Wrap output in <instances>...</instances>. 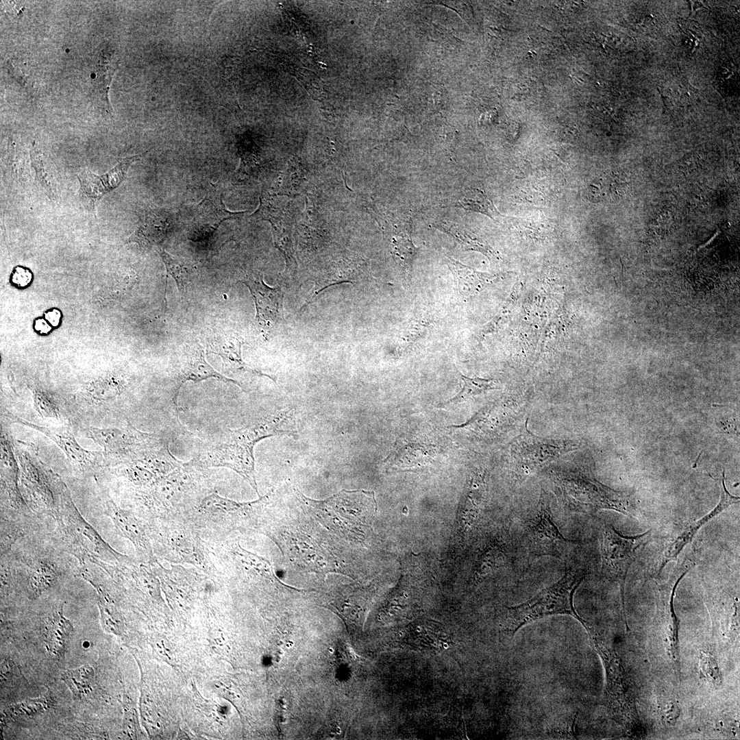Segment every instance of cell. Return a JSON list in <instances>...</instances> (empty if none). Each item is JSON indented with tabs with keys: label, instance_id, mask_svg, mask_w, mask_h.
<instances>
[{
	"label": "cell",
	"instance_id": "6da1fadb",
	"mask_svg": "<svg viewBox=\"0 0 740 740\" xmlns=\"http://www.w3.org/2000/svg\"><path fill=\"white\" fill-rule=\"evenodd\" d=\"M291 411L282 410L243 428L227 429L204 444L195 458L204 468L225 467L234 470L259 495L255 476L254 446L267 437L291 434Z\"/></svg>",
	"mask_w": 740,
	"mask_h": 740
},
{
	"label": "cell",
	"instance_id": "7a4b0ae2",
	"mask_svg": "<svg viewBox=\"0 0 740 740\" xmlns=\"http://www.w3.org/2000/svg\"><path fill=\"white\" fill-rule=\"evenodd\" d=\"M548 476L563 505L570 512L593 515L608 509L637 517V508L632 494L604 485L590 470L555 469L548 471Z\"/></svg>",
	"mask_w": 740,
	"mask_h": 740
},
{
	"label": "cell",
	"instance_id": "3957f363",
	"mask_svg": "<svg viewBox=\"0 0 740 740\" xmlns=\"http://www.w3.org/2000/svg\"><path fill=\"white\" fill-rule=\"evenodd\" d=\"M296 491L306 510L328 529L358 542L367 536L378 508L373 491L342 490L323 500Z\"/></svg>",
	"mask_w": 740,
	"mask_h": 740
},
{
	"label": "cell",
	"instance_id": "277c9868",
	"mask_svg": "<svg viewBox=\"0 0 740 740\" xmlns=\"http://www.w3.org/2000/svg\"><path fill=\"white\" fill-rule=\"evenodd\" d=\"M58 482V478H57ZM54 519L64 546L79 564L91 563L103 569L122 565L127 556L114 550L82 517L66 485L60 479Z\"/></svg>",
	"mask_w": 740,
	"mask_h": 740
},
{
	"label": "cell",
	"instance_id": "5b68a950",
	"mask_svg": "<svg viewBox=\"0 0 740 740\" xmlns=\"http://www.w3.org/2000/svg\"><path fill=\"white\" fill-rule=\"evenodd\" d=\"M565 564L564 574L558 581L530 600L506 608L502 624L506 639H513L525 625L550 616L568 615L581 624L585 621L576 612L573 602L576 590L586 576V571L573 560Z\"/></svg>",
	"mask_w": 740,
	"mask_h": 740
},
{
	"label": "cell",
	"instance_id": "8992f818",
	"mask_svg": "<svg viewBox=\"0 0 740 740\" xmlns=\"http://www.w3.org/2000/svg\"><path fill=\"white\" fill-rule=\"evenodd\" d=\"M520 526L522 530L515 539L528 562L542 556L554 557L565 563L573 560L578 543L565 538L554 523L545 491Z\"/></svg>",
	"mask_w": 740,
	"mask_h": 740
},
{
	"label": "cell",
	"instance_id": "52a82bcc",
	"mask_svg": "<svg viewBox=\"0 0 740 740\" xmlns=\"http://www.w3.org/2000/svg\"><path fill=\"white\" fill-rule=\"evenodd\" d=\"M651 531L639 534L624 536L612 525L603 523L600 531L602 576L620 586L622 600L628 571L642 547L648 540Z\"/></svg>",
	"mask_w": 740,
	"mask_h": 740
},
{
	"label": "cell",
	"instance_id": "ba28073f",
	"mask_svg": "<svg viewBox=\"0 0 740 740\" xmlns=\"http://www.w3.org/2000/svg\"><path fill=\"white\" fill-rule=\"evenodd\" d=\"M85 435L104 449L115 465L132 458L134 455L153 445L162 436L138 430L129 422L119 427L84 428Z\"/></svg>",
	"mask_w": 740,
	"mask_h": 740
},
{
	"label": "cell",
	"instance_id": "9c48e42d",
	"mask_svg": "<svg viewBox=\"0 0 740 740\" xmlns=\"http://www.w3.org/2000/svg\"><path fill=\"white\" fill-rule=\"evenodd\" d=\"M577 447L576 441L540 438L526 430L513 445L515 482H522L544 465Z\"/></svg>",
	"mask_w": 740,
	"mask_h": 740
},
{
	"label": "cell",
	"instance_id": "30bf717a",
	"mask_svg": "<svg viewBox=\"0 0 740 740\" xmlns=\"http://www.w3.org/2000/svg\"><path fill=\"white\" fill-rule=\"evenodd\" d=\"M277 539L283 553L306 571L326 574L338 569V563L330 552L300 530L284 529Z\"/></svg>",
	"mask_w": 740,
	"mask_h": 740
},
{
	"label": "cell",
	"instance_id": "8fae6325",
	"mask_svg": "<svg viewBox=\"0 0 740 740\" xmlns=\"http://www.w3.org/2000/svg\"><path fill=\"white\" fill-rule=\"evenodd\" d=\"M4 415L12 421L37 430L49 438L63 451L71 463L81 473H90L99 466L101 453L83 448L68 429L34 424L8 411L5 412Z\"/></svg>",
	"mask_w": 740,
	"mask_h": 740
},
{
	"label": "cell",
	"instance_id": "7c38bea8",
	"mask_svg": "<svg viewBox=\"0 0 740 740\" xmlns=\"http://www.w3.org/2000/svg\"><path fill=\"white\" fill-rule=\"evenodd\" d=\"M146 153L122 159L106 173L97 175L84 171L77 175L80 183L79 195L84 208L94 212L99 199L116 188L124 180L129 167Z\"/></svg>",
	"mask_w": 740,
	"mask_h": 740
},
{
	"label": "cell",
	"instance_id": "4fadbf2b",
	"mask_svg": "<svg viewBox=\"0 0 740 740\" xmlns=\"http://www.w3.org/2000/svg\"><path fill=\"white\" fill-rule=\"evenodd\" d=\"M242 282L253 297L256 310V318L262 327L268 329L284 321V292L280 286H268L261 274L249 275Z\"/></svg>",
	"mask_w": 740,
	"mask_h": 740
},
{
	"label": "cell",
	"instance_id": "5bb4252c",
	"mask_svg": "<svg viewBox=\"0 0 740 740\" xmlns=\"http://www.w3.org/2000/svg\"><path fill=\"white\" fill-rule=\"evenodd\" d=\"M244 213L245 211L232 212L227 210L223 204L221 190L212 186L197 206L191 223L193 235L197 239L206 238L212 234L224 221L237 219Z\"/></svg>",
	"mask_w": 740,
	"mask_h": 740
},
{
	"label": "cell",
	"instance_id": "9a60e30c",
	"mask_svg": "<svg viewBox=\"0 0 740 740\" xmlns=\"http://www.w3.org/2000/svg\"><path fill=\"white\" fill-rule=\"evenodd\" d=\"M179 375L172 401L177 406V398L182 385L186 381L199 382L208 378H215L226 383H233L240 387L236 380L217 371L206 358L204 348L198 343L185 344L179 356Z\"/></svg>",
	"mask_w": 740,
	"mask_h": 740
},
{
	"label": "cell",
	"instance_id": "2e32d148",
	"mask_svg": "<svg viewBox=\"0 0 740 740\" xmlns=\"http://www.w3.org/2000/svg\"><path fill=\"white\" fill-rule=\"evenodd\" d=\"M100 493L103 512L112 520L118 533L134 544L137 553L143 558L149 559L151 556V546L140 523L131 513L119 507L101 488Z\"/></svg>",
	"mask_w": 740,
	"mask_h": 740
},
{
	"label": "cell",
	"instance_id": "e0dca14e",
	"mask_svg": "<svg viewBox=\"0 0 740 740\" xmlns=\"http://www.w3.org/2000/svg\"><path fill=\"white\" fill-rule=\"evenodd\" d=\"M716 480L722 484V486H720L721 495L719 502L708 514L689 524L674 540L668 544L661 558L657 571L658 574L662 572L669 562L677 558L682 550L693 539L703 526L706 525L731 504L739 502V497L731 495L726 488L724 469L722 472V480L716 479Z\"/></svg>",
	"mask_w": 740,
	"mask_h": 740
},
{
	"label": "cell",
	"instance_id": "ac0fdd59",
	"mask_svg": "<svg viewBox=\"0 0 740 740\" xmlns=\"http://www.w3.org/2000/svg\"><path fill=\"white\" fill-rule=\"evenodd\" d=\"M21 481L28 506L36 513L54 518L56 497L45 473L29 462L21 463Z\"/></svg>",
	"mask_w": 740,
	"mask_h": 740
},
{
	"label": "cell",
	"instance_id": "d6986e66",
	"mask_svg": "<svg viewBox=\"0 0 740 740\" xmlns=\"http://www.w3.org/2000/svg\"><path fill=\"white\" fill-rule=\"evenodd\" d=\"M19 468L14 455L13 447L8 436H1V493L7 499L10 507L16 511H27L28 505L18 487Z\"/></svg>",
	"mask_w": 740,
	"mask_h": 740
},
{
	"label": "cell",
	"instance_id": "ffe728a7",
	"mask_svg": "<svg viewBox=\"0 0 740 740\" xmlns=\"http://www.w3.org/2000/svg\"><path fill=\"white\" fill-rule=\"evenodd\" d=\"M388 219L389 223H384L383 227L384 233L387 236L392 253L400 266L410 273L418 251L411 238V217L392 216Z\"/></svg>",
	"mask_w": 740,
	"mask_h": 740
},
{
	"label": "cell",
	"instance_id": "44dd1931",
	"mask_svg": "<svg viewBox=\"0 0 740 740\" xmlns=\"http://www.w3.org/2000/svg\"><path fill=\"white\" fill-rule=\"evenodd\" d=\"M243 343L234 336L219 337L209 345L208 353L219 355L223 360L225 372L238 378L266 376L267 374L251 369L243 360L241 347Z\"/></svg>",
	"mask_w": 740,
	"mask_h": 740
},
{
	"label": "cell",
	"instance_id": "7402d4cb",
	"mask_svg": "<svg viewBox=\"0 0 740 740\" xmlns=\"http://www.w3.org/2000/svg\"><path fill=\"white\" fill-rule=\"evenodd\" d=\"M24 571L26 590L31 600L36 599L52 588L62 576L58 565L47 558L30 560Z\"/></svg>",
	"mask_w": 740,
	"mask_h": 740
},
{
	"label": "cell",
	"instance_id": "603a6c76",
	"mask_svg": "<svg viewBox=\"0 0 740 740\" xmlns=\"http://www.w3.org/2000/svg\"><path fill=\"white\" fill-rule=\"evenodd\" d=\"M73 626L64 615V604H61L49 616L45 626L44 641L47 652L55 658H64L66 648Z\"/></svg>",
	"mask_w": 740,
	"mask_h": 740
},
{
	"label": "cell",
	"instance_id": "cb8c5ba5",
	"mask_svg": "<svg viewBox=\"0 0 740 740\" xmlns=\"http://www.w3.org/2000/svg\"><path fill=\"white\" fill-rule=\"evenodd\" d=\"M137 227L128 242H137L144 247L156 245L167 235L169 224L167 218L156 210H147L139 218Z\"/></svg>",
	"mask_w": 740,
	"mask_h": 740
},
{
	"label": "cell",
	"instance_id": "d4e9b609",
	"mask_svg": "<svg viewBox=\"0 0 740 740\" xmlns=\"http://www.w3.org/2000/svg\"><path fill=\"white\" fill-rule=\"evenodd\" d=\"M269 496L260 497L259 500L240 503L211 493L206 496L200 502V508L209 513H224L238 515L245 520L252 518L264 504L267 503Z\"/></svg>",
	"mask_w": 740,
	"mask_h": 740
},
{
	"label": "cell",
	"instance_id": "484cf974",
	"mask_svg": "<svg viewBox=\"0 0 740 740\" xmlns=\"http://www.w3.org/2000/svg\"><path fill=\"white\" fill-rule=\"evenodd\" d=\"M117 66L118 62L114 58L111 49L108 46L101 49L96 60V77L94 86L102 107L109 114H112V109L108 99V91Z\"/></svg>",
	"mask_w": 740,
	"mask_h": 740
},
{
	"label": "cell",
	"instance_id": "4316f807",
	"mask_svg": "<svg viewBox=\"0 0 740 740\" xmlns=\"http://www.w3.org/2000/svg\"><path fill=\"white\" fill-rule=\"evenodd\" d=\"M447 264L454 275L458 291L464 296L478 292L484 283L493 279V277L478 273L451 258H447Z\"/></svg>",
	"mask_w": 740,
	"mask_h": 740
},
{
	"label": "cell",
	"instance_id": "83f0119b",
	"mask_svg": "<svg viewBox=\"0 0 740 740\" xmlns=\"http://www.w3.org/2000/svg\"><path fill=\"white\" fill-rule=\"evenodd\" d=\"M95 670L90 665H84L64 671L62 680L70 689L75 699H81L92 690Z\"/></svg>",
	"mask_w": 740,
	"mask_h": 740
},
{
	"label": "cell",
	"instance_id": "f1b7e54d",
	"mask_svg": "<svg viewBox=\"0 0 740 740\" xmlns=\"http://www.w3.org/2000/svg\"><path fill=\"white\" fill-rule=\"evenodd\" d=\"M433 226L450 234L466 250L478 251L487 256H494L492 249L481 238L472 235L460 226L451 221L442 220L433 223Z\"/></svg>",
	"mask_w": 740,
	"mask_h": 740
},
{
	"label": "cell",
	"instance_id": "f546056e",
	"mask_svg": "<svg viewBox=\"0 0 740 740\" xmlns=\"http://www.w3.org/2000/svg\"><path fill=\"white\" fill-rule=\"evenodd\" d=\"M158 252L167 273L173 278L180 292L184 294L192 278L193 265L188 260L173 256L163 249H158Z\"/></svg>",
	"mask_w": 740,
	"mask_h": 740
},
{
	"label": "cell",
	"instance_id": "4dcf8cb0",
	"mask_svg": "<svg viewBox=\"0 0 740 740\" xmlns=\"http://www.w3.org/2000/svg\"><path fill=\"white\" fill-rule=\"evenodd\" d=\"M30 156L32 165L36 171L38 181L45 189L48 197L51 199H56L58 193V179L53 167L34 145L31 149Z\"/></svg>",
	"mask_w": 740,
	"mask_h": 740
},
{
	"label": "cell",
	"instance_id": "1f68e13d",
	"mask_svg": "<svg viewBox=\"0 0 740 740\" xmlns=\"http://www.w3.org/2000/svg\"><path fill=\"white\" fill-rule=\"evenodd\" d=\"M456 206L482 213L492 219L500 215L492 201L483 191L478 188L467 190L456 201Z\"/></svg>",
	"mask_w": 740,
	"mask_h": 740
},
{
	"label": "cell",
	"instance_id": "d6a6232c",
	"mask_svg": "<svg viewBox=\"0 0 740 740\" xmlns=\"http://www.w3.org/2000/svg\"><path fill=\"white\" fill-rule=\"evenodd\" d=\"M458 374L463 382L462 389L456 396L445 402L442 405L443 407L462 403L468 399L484 393L497 387V382L493 379L469 378L460 372H458Z\"/></svg>",
	"mask_w": 740,
	"mask_h": 740
},
{
	"label": "cell",
	"instance_id": "836d02e7",
	"mask_svg": "<svg viewBox=\"0 0 740 740\" xmlns=\"http://www.w3.org/2000/svg\"><path fill=\"white\" fill-rule=\"evenodd\" d=\"M51 703V698L47 694L15 704L8 708V713L13 718H31L43 713Z\"/></svg>",
	"mask_w": 740,
	"mask_h": 740
},
{
	"label": "cell",
	"instance_id": "e575fe53",
	"mask_svg": "<svg viewBox=\"0 0 740 740\" xmlns=\"http://www.w3.org/2000/svg\"><path fill=\"white\" fill-rule=\"evenodd\" d=\"M123 389V385L119 382H98L90 388L88 396L95 403H106L114 400Z\"/></svg>",
	"mask_w": 740,
	"mask_h": 740
},
{
	"label": "cell",
	"instance_id": "d590c367",
	"mask_svg": "<svg viewBox=\"0 0 740 740\" xmlns=\"http://www.w3.org/2000/svg\"><path fill=\"white\" fill-rule=\"evenodd\" d=\"M1 521V554L3 555L8 552L13 543L24 533L14 521L3 517Z\"/></svg>",
	"mask_w": 740,
	"mask_h": 740
},
{
	"label": "cell",
	"instance_id": "8d00e7d4",
	"mask_svg": "<svg viewBox=\"0 0 740 740\" xmlns=\"http://www.w3.org/2000/svg\"><path fill=\"white\" fill-rule=\"evenodd\" d=\"M33 403L36 412L45 418H58L59 408L53 399L40 391L33 393Z\"/></svg>",
	"mask_w": 740,
	"mask_h": 740
},
{
	"label": "cell",
	"instance_id": "74e56055",
	"mask_svg": "<svg viewBox=\"0 0 740 740\" xmlns=\"http://www.w3.org/2000/svg\"><path fill=\"white\" fill-rule=\"evenodd\" d=\"M32 280V273L26 268L17 267L13 271L12 280L16 285L23 287L27 285Z\"/></svg>",
	"mask_w": 740,
	"mask_h": 740
},
{
	"label": "cell",
	"instance_id": "f35d334b",
	"mask_svg": "<svg viewBox=\"0 0 740 740\" xmlns=\"http://www.w3.org/2000/svg\"><path fill=\"white\" fill-rule=\"evenodd\" d=\"M3 6L6 12L13 18H19L22 15L23 8L20 7L15 2L8 1L5 3V1H3Z\"/></svg>",
	"mask_w": 740,
	"mask_h": 740
},
{
	"label": "cell",
	"instance_id": "ab89813d",
	"mask_svg": "<svg viewBox=\"0 0 740 740\" xmlns=\"http://www.w3.org/2000/svg\"><path fill=\"white\" fill-rule=\"evenodd\" d=\"M61 314L58 310L53 309L45 314L46 320L53 326H57L60 320Z\"/></svg>",
	"mask_w": 740,
	"mask_h": 740
},
{
	"label": "cell",
	"instance_id": "60d3db41",
	"mask_svg": "<svg viewBox=\"0 0 740 740\" xmlns=\"http://www.w3.org/2000/svg\"><path fill=\"white\" fill-rule=\"evenodd\" d=\"M47 321L43 319H38L35 321V329L41 334H47L51 330V327Z\"/></svg>",
	"mask_w": 740,
	"mask_h": 740
}]
</instances>
